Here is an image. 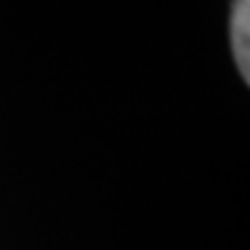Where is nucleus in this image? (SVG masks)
<instances>
[{"mask_svg": "<svg viewBox=\"0 0 250 250\" xmlns=\"http://www.w3.org/2000/svg\"><path fill=\"white\" fill-rule=\"evenodd\" d=\"M230 39L237 69H240L245 82H250V0H235L232 3Z\"/></svg>", "mask_w": 250, "mask_h": 250, "instance_id": "1", "label": "nucleus"}]
</instances>
